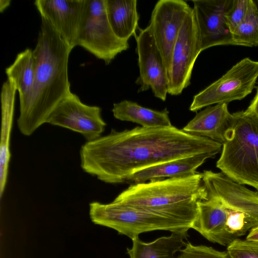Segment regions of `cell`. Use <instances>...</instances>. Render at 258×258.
I'll use <instances>...</instances> for the list:
<instances>
[{
    "instance_id": "obj_1",
    "label": "cell",
    "mask_w": 258,
    "mask_h": 258,
    "mask_svg": "<svg viewBox=\"0 0 258 258\" xmlns=\"http://www.w3.org/2000/svg\"><path fill=\"white\" fill-rule=\"evenodd\" d=\"M222 144L166 127L137 126L87 141L81 148V166L86 173L110 184L126 182L136 172L161 163L202 154L215 156Z\"/></svg>"
},
{
    "instance_id": "obj_2",
    "label": "cell",
    "mask_w": 258,
    "mask_h": 258,
    "mask_svg": "<svg viewBox=\"0 0 258 258\" xmlns=\"http://www.w3.org/2000/svg\"><path fill=\"white\" fill-rule=\"evenodd\" d=\"M72 49L54 28L41 18L37 43L33 50L35 61L33 84L29 94L19 100L17 125L24 136H31L47 123L57 105L72 92L68 62Z\"/></svg>"
},
{
    "instance_id": "obj_3",
    "label": "cell",
    "mask_w": 258,
    "mask_h": 258,
    "mask_svg": "<svg viewBox=\"0 0 258 258\" xmlns=\"http://www.w3.org/2000/svg\"><path fill=\"white\" fill-rule=\"evenodd\" d=\"M202 173L132 184L114 201L162 214L193 224L197 202L206 198Z\"/></svg>"
},
{
    "instance_id": "obj_4",
    "label": "cell",
    "mask_w": 258,
    "mask_h": 258,
    "mask_svg": "<svg viewBox=\"0 0 258 258\" xmlns=\"http://www.w3.org/2000/svg\"><path fill=\"white\" fill-rule=\"evenodd\" d=\"M216 167L234 181L258 190V118L246 110L232 113Z\"/></svg>"
},
{
    "instance_id": "obj_5",
    "label": "cell",
    "mask_w": 258,
    "mask_h": 258,
    "mask_svg": "<svg viewBox=\"0 0 258 258\" xmlns=\"http://www.w3.org/2000/svg\"><path fill=\"white\" fill-rule=\"evenodd\" d=\"M202 175L206 197L218 200L226 214L220 245L227 246L258 225V192L234 181L222 172L204 170Z\"/></svg>"
},
{
    "instance_id": "obj_6",
    "label": "cell",
    "mask_w": 258,
    "mask_h": 258,
    "mask_svg": "<svg viewBox=\"0 0 258 258\" xmlns=\"http://www.w3.org/2000/svg\"><path fill=\"white\" fill-rule=\"evenodd\" d=\"M89 215L94 224L113 229L131 239L145 232H171L189 230L192 227L188 222L114 201L108 204L91 203Z\"/></svg>"
},
{
    "instance_id": "obj_7",
    "label": "cell",
    "mask_w": 258,
    "mask_h": 258,
    "mask_svg": "<svg viewBox=\"0 0 258 258\" xmlns=\"http://www.w3.org/2000/svg\"><path fill=\"white\" fill-rule=\"evenodd\" d=\"M257 79L258 61L245 57L195 95L189 109L196 112L212 105L241 100L252 92Z\"/></svg>"
},
{
    "instance_id": "obj_8",
    "label": "cell",
    "mask_w": 258,
    "mask_h": 258,
    "mask_svg": "<svg viewBox=\"0 0 258 258\" xmlns=\"http://www.w3.org/2000/svg\"><path fill=\"white\" fill-rule=\"evenodd\" d=\"M77 46L103 60L106 64L129 48L128 41L117 37L110 25L105 0H88Z\"/></svg>"
},
{
    "instance_id": "obj_9",
    "label": "cell",
    "mask_w": 258,
    "mask_h": 258,
    "mask_svg": "<svg viewBox=\"0 0 258 258\" xmlns=\"http://www.w3.org/2000/svg\"><path fill=\"white\" fill-rule=\"evenodd\" d=\"M202 51L198 27L191 8L173 48L168 71V94L179 95L190 84L195 63Z\"/></svg>"
},
{
    "instance_id": "obj_10",
    "label": "cell",
    "mask_w": 258,
    "mask_h": 258,
    "mask_svg": "<svg viewBox=\"0 0 258 258\" xmlns=\"http://www.w3.org/2000/svg\"><path fill=\"white\" fill-rule=\"evenodd\" d=\"M135 37L139 69V76L135 82L140 86L138 92L150 89L155 97L165 101L168 94L167 70L150 27L140 29Z\"/></svg>"
},
{
    "instance_id": "obj_11",
    "label": "cell",
    "mask_w": 258,
    "mask_h": 258,
    "mask_svg": "<svg viewBox=\"0 0 258 258\" xmlns=\"http://www.w3.org/2000/svg\"><path fill=\"white\" fill-rule=\"evenodd\" d=\"M47 123L79 133L87 141L101 137L106 126L100 107L83 103L72 92L57 105Z\"/></svg>"
},
{
    "instance_id": "obj_12",
    "label": "cell",
    "mask_w": 258,
    "mask_h": 258,
    "mask_svg": "<svg viewBox=\"0 0 258 258\" xmlns=\"http://www.w3.org/2000/svg\"><path fill=\"white\" fill-rule=\"evenodd\" d=\"M191 8L182 0H160L152 12L149 26L167 68L182 23Z\"/></svg>"
},
{
    "instance_id": "obj_13",
    "label": "cell",
    "mask_w": 258,
    "mask_h": 258,
    "mask_svg": "<svg viewBox=\"0 0 258 258\" xmlns=\"http://www.w3.org/2000/svg\"><path fill=\"white\" fill-rule=\"evenodd\" d=\"M233 0H194L193 11L202 50L219 45H235L226 21Z\"/></svg>"
},
{
    "instance_id": "obj_14",
    "label": "cell",
    "mask_w": 258,
    "mask_h": 258,
    "mask_svg": "<svg viewBox=\"0 0 258 258\" xmlns=\"http://www.w3.org/2000/svg\"><path fill=\"white\" fill-rule=\"evenodd\" d=\"M88 0H36L34 5L72 48L78 39Z\"/></svg>"
},
{
    "instance_id": "obj_15",
    "label": "cell",
    "mask_w": 258,
    "mask_h": 258,
    "mask_svg": "<svg viewBox=\"0 0 258 258\" xmlns=\"http://www.w3.org/2000/svg\"><path fill=\"white\" fill-rule=\"evenodd\" d=\"M232 123V114L228 104L206 107L182 129L190 134L208 138L222 145L226 141Z\"/></svg>"
},
{
    "instance_id": "obj_16",
    "label": "cell",
    "mask_w": 258,
    "mask_h": 258,
    "mask_svg": "<svg viewBox=\"0 0 258 258\" xmlns=\"http://www.w3.org/2000/svg\"><path fill=\"white\" fill-rule=\"evenodd\" d=\"M215 156L212 154H202L161 163L136 172L126 182L137 184L193 175L207 159Z\"/></svg>"
},
{
    "instance_id": "obj_17",
    "label": "cell",
    "mask_w": 258,
    "mask_h": 258,
    "mask_svg": "<svg viewBox=\"0 0 258 258\" xmlns=\"http://www.w3.org/2000/svg\"><path fill=\"white\" fill-rule=\"evenodd\" d=\"M15 84L10 80L3 83L1 89L2 110L1 137L0 145V196L2 197L8 179L11 157L10 140L12 128L15 95Z\"/></svg>"
},
{
    "instance_id": "obj_18",
    "label": "cell",
    "mask_w": 258,
    "mask_h": 258,
    "mask_svg": "<svg viewBox=\"0 0 258 258\" xmlns=\"http://www.w3.org/2000/svg\"><path fill=\"white\" fill-rule=\"evenodd\" d=\"M188 230L171 232L169 236L146 242L137 236L132 239V246L126 249L130 258H176L177 253L186 242Z\"/></svg>"
},
{
    "instance_id": "obj_19",
    "label": "cell",
    "mask_w": 258,
    "mask_h": 258,
    "mask_svg": "<svg viewBox=\"0 0 258 258\" xmlns=\"http://www.w3.org/2000/svg\"><path fill=\"white\" fill-rule=\"evenodd\" d=\"M198 215L191 228L208 240L220 244L226 223V214L216 199L207 196L197 202Z\"/></svg>"
},
{
    "instance_id": "obj_20",
    "label": "cell",
    "mask_w": 258,
    "mask_h": 258,
    "mask_svg": "<svg viewBox=\"0 0 258 258\" xmlns=\"http://www.w3.org/2000/svg\"><path fill=\"white\" fill-rule=\"evenodd\" d=\"M110 25L117 37L127 41L136 36L139 15L137 0H105Z\"/></svg>"
},
{
    "instance_id": "obj_21",
    "label": "cell",
    "mask_w": 258,
    "mask_h": 258,
    "mask_svg": "<svg viewBox=\"0 0 258 258\" xmlns=\"http://www.w3.org/2000/svg\"><path fill=\"white\" fill-rule=\"evenodd\" d=\"M112 111L116 119L136 123L143 127H166L172 125L167 108L162 111L155 110L124 100L114 103Z\"/></svg>"
},
{
    "instance_id": "obj_22",
    "label": "cell",
    "mask_w": 258,
    "mask_h": 258,
    "mask_svg": "<svg viewBox=\"0 0 258 258\" xmlns=\"http://www.w3.org/2000/svg\"><path fill=\"white\" fill-rule=\"evenodd\" d=\"M35 70L33 51L28 48L19 53L13 63L6 69L8 79L15 84L18 92L19 100L26 97L31 91Z\"/></svg>"
},
{
    "instance_id": "obj_23",
    "label": "cell",
    "mask_w": 258,
    "mask_h": 258,
    "mask_svg": "<svg viewBox=\"0 0 258 258\" xmlns=\"http://www.w3.org/2000/svg\"><path fill=\"white\" fill-rule=\"evenodd\" d=\"M232 36L235 45L258 46V1L248 0L245 17Z\"/></svg>"
},
{
    "instance_id": "obj_24",
    "label": "cell",
    "mask_w": 258,
    "mask_h": 258,
    "mask_svg": "<svg viewBox=\"0 0 258 258\" xmlns=\"http://www.w3.org/2000/svg\"><path fill=\"white\" fill-rule=\"evenodd\" d=\"M227 247L228 258H258V242L236 239Z\"/></svg>"
},
{
    "instance_id": "obj_25",
    "label": "cell",
    "mask_w": 258,
    "mask_h": 258,
    "mask_svg": "<svg viewBox=\"0 0 258 258\" xmlns=\"http://www.w3.org/2000/svg\"><path fill=\"white\" fill-rule=\"evenodd\" d=\"M176 258H228L226 251L217 250L205 245H195L186 242Z\"/></svg>"
},
{
    "instance_id": "obj_26",
    "label": "cell",
    "mask_w": 258,
    "mask_h": 258,
    "mask_svg": "<svg viewBox=\"0 0 258 258\" xmlns=\"http://www.w3.org/2000/svg\"><path fill=\"white\" fill-rule=\"evenodd\" d=\"M248 1L233 0L231 8L227 13L226 24L231 34L244 19L247 10Z\"/></svg>"
},
{
    "instance_id": "obj_27",
    "label": "cell",
    "mask_w": 258,
    "mask_h": 258,
    "mask_svg": "<svg viewBox=\"0 0 258 258\" xmlns=\"http://www.w3.org/2000/svg\"><path fill=\"white\" fill-rule=\"evenodd\" d=\"M245 110L258 118V87L254 97Z\"/></svg>"
},
{
    "instance_id": "obj_28",
    "label": "cell",
    "mask_w": 258,
    "mask_h": 258,
    "mask_svg": "<svg viewBox=\"0 0 258 258\" xmlns=\"http://www.w3.org/2000/svg\"><path fill=\"white\" fill-rule=\"evenodd\" d=\"M246 239L249 241L258 242V225L250 230Z\"/></svg>"
},
{
    "instance_id": "obj_29",
    "label": "cell",
    "mask_w": 258,
    "mask_h": 258,
    "mask_svg": "<svg viewBox=\"0 0 258 258\" xmlns=\"http://www.w3.org/2000/svg\"><path fill=\"white\" fill-rule=\"evenodd\" d=\"M11 1L10 0L0 1V11L3 13L10 5Z\"/></svg>"
}]
</instances>
